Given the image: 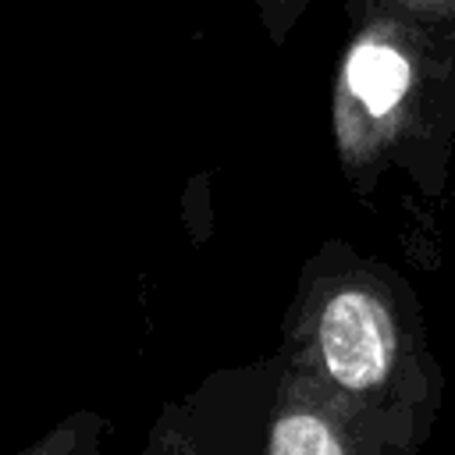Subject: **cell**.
<instances>
[{"instance_id": "1", "label": "cell", "mask_w": 455, "mask_h": 455, "mask_svg": "<svg viewBox=\"0 0 455 455\" xmlns=\"http://www.w3.org/2000/svg\"><path fill=\"white\" fill-rule=\"evenodd\" d=\"M274 352L380 455H419L444 409V370L412 281L345 238L320 242L299 267Z\"/></svg>"}, {"instance_id": "2", "label": "cell", "mask_w": 455, "mask_h": 455, "mask_svg": "<svg viewBox=\"0 0 455 455\" xmlns=\"http://www.w3.org/2000/svg\"><path fill=\"white\" fill-rule=\"evenodd\" d=\"M331 142L348 188L366 203L387 171L437 203L455 146V21L384 4L348 14L331 85Z\"/></svg>"}, {"instance_id": "5", "label": "cell", "mask_w": 455, "mask_h": 455, "mask_svg": "<svg viewBox=\"0 0 455 455\" xmlns=\"http://www.w3.org/2000/svg\"><path fill=\"white\" fill-rule=\"evenodd\" d=\"M249 4L256 7L259 25L274 46H284L299 28V21L306 18V11L313 7V0H249Z\"/></svg>"}, {"instance_id": "4", "label": "cell", "mask_w": 455, "mask_h": 455, "mask_svg": "<svg viewBox=\"0 0 455 455\" xmlns=\"http://www.w3.org/2000/svg\"><path fill=\"white\" fill-rule=\"evenodd\" d=\"M107 430H110L107 416H100L92 409H78L14 455H103Z\"/></svg>"}, {"instance_id": "6", "label": "cell", "mask_w": 455, "mask_h": 455, "mask_svg": "<svg viewBox=\"0 0 455 455\" xmlns=\"http://www.w3.org/2000/svg\"><path fill=\"white\" fill-rule=\"evenodd\" d=\"M363 4H384V7L430 18V21H455V0H345V14L359 11Z\"/></svg>"}, {"instance_id": "3", "label": "cell", "mask_w": 455, "mask_h": 455, "mask_svg": "<svg viewBox=\"0 0 455 455\" xmlns=\"http://www.w3.org/2000/svg\"><path fill=\"white\" fill-rule=\"evenodd\" d=\"M142 455H380L320 405L277 352L220 366L160 405Z\"/></svg>"}]
</instances>
